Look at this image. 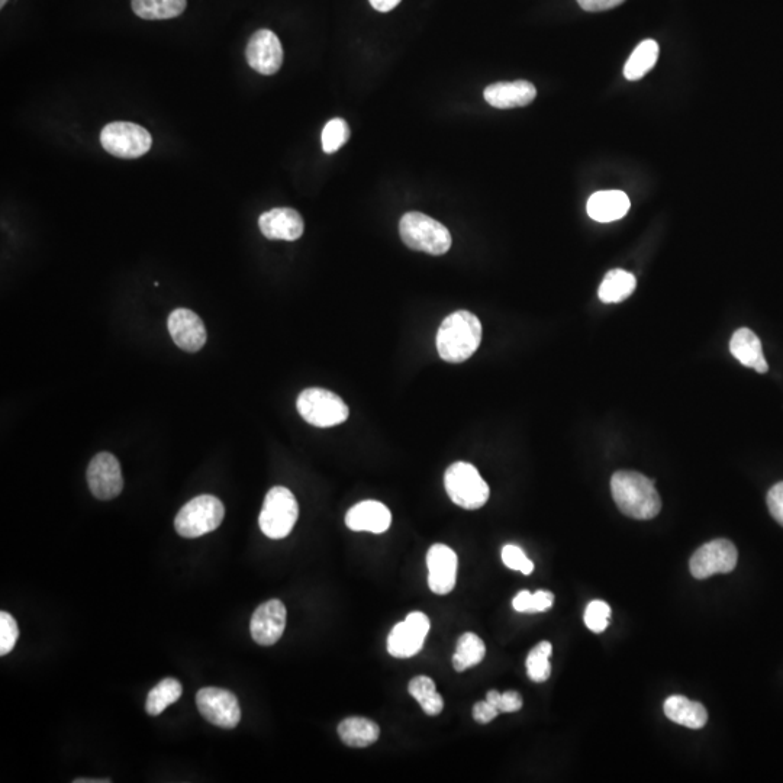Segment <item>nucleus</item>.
Returning a JSON list of instances; mask_svg holds the SVG:
<instances>
[{"instance_id":"30","label":"nucleus","mask_w":783,"mask_h":783,"mask_svg":"<svg viewBox=\"0 0 783 783\" xmlns=\"http://www.w3.org/2000/svg\"><path fill=\"white\" fill-rule=\"evenodd\" d=\"M553 653V646L549 641L538 643L527 657L528 678L536 683L546 682L551 675L550 656Z\"/></svg>"},{"instance_id":"25","label":"nucleus","mask_w":783,"mask_h":783,"mask_svg":"<svg viewBox=\"0 0 783 783\" xmlns=\"http://www.w3.org/2000/svg\"><path fill=\"white\" fill-rule=\"evenodd\" d=\"M659 44L654 40H644L637 45L624 67L625 79L630 82L643 79L656 66L659 58Z\"/></svg>"},{"instance_id":"3","label":"nucleus","mask_w":783,"mask_h":783,"mask_svg":"<svg viewBox=\"0 0 783 783\" xmlns=\"http://www.w3.org/2000/svg\"><path fill=\"white\" fill-rule=\"evenodd\" d=\"M399 234L406 246L431 256H443L451 247L450 231L421 212L405 214L399 222Z\"/></svg>"},{"instance_id":"24","label":"nucleus","mask_w":783,"mask_h":783,"mask_svg":"<svg viewBox=\"0 0 783 783\" xmlns=\"http://www.w3.org/2000/svg\"><path fill=\"white\" fill-rule=\"evenodd\" d=\"M637 279L633 273L615 269L607 273L598 290L599 299L604 304H620L636 290Z\"/></svg>"},{"instance_id":"39","label":"nucleus","mask_w":783,"mask_h":783,"mask_svg":"<svg viewBox=\"0 0 783 783\" xmlns=\"http://www.w3.org/2000/svg\"><path fill=\"white\" fill-rule=\"evenodd\" d=\"M624 2L625 0H578L580 8L588 12L609 11Z\"/></svg>"},{"instance_id":"40","label":"nucleus","mask_w":783,"mask_h":783,"mask_svg":"<svg viewBox=\"0 0 783 783\" xmlns=\"http://www.w3.org/2000/svg\"><path fill=\"white\" fill-rule=\"evenodd\" d=\"M402 0H370V5L379 12H389L395 9Z\"/></svg>"},{"instance_id":"36","label":"nucleus","mask_w":783,"mask_h":783,"mask_svg":"<svg viewBox=\"0 0 783 783\" xmlns=\"http://www.w3.org/2000/svg\"><path fill=\"white\" fill-rule=\"evenodd\" d=\"M486 701L491 702L499 712H517L522 708V696L517 691H507L504 694L498 691H489Z\"/></svg>"},{"instance_id":"21","label":"nucleus","mask_w":783,"mask_h":783,"mask_svg":"<svg viewBox=\"0 0 783 783\" xmlns=\"http://www.w3.org/2000/svg\"><path fill=\"white\" fill-rule=\"evenodd\" d=\"M730 351L741 364L759 373L769 370L765 354H763L762 341L749 328H740L734 333L730 341Z\"/></svg>"},{"instance_id":"19","label":"nucleus","mask_w":783,"mask_h":783,"mask_svg":"<svg viewBox=\"0 0 783 783\" xmlns=\"http://www.w3.org/2000/svg\"><path fill=\"white\" fill-rule=\"evenodd\" d=\"M392 514L386 505L377 501H363L354 505L346 515V525L351 531H369L382 534L389 530Z\"/></svg>"},{"instance_id":"7","label":"nucleus","mask_w":783,"mask_h":783,"mask_svg":"<svg viewBox=\"0 0 783 783\" xmlns=\"http://www.w3.org/2000/svg\"><path fill=\"white\" fill-rule=\"evenodd\" d=\"M296 406L308 424L319 428L343 424L350 414V409L340 396L321 388L305 389L299 395Z\"/></svg>"},{"instance_id":"9","label":"nucleus","mask_w":783,"mask_h":783,"mask_svg":"<svg viewBox=\"0 0 783 783\" xmlns=\"http://www.w3.org/2000/svg\"><path fill=\"white\" fill-rule=\"evenodd\" d=\"M739 551L730 540L710 541L695 551L691 557L692 576L696 579H707L717 573H730L736 569Z\"/></svg>"},{"instance_id":"34","label":"nucleus","mask_w":783,"mask_h":783,"mask_svg":"<svg viewBox=\"0 0 783 783\" xmlns=\"http://www.w3.org/2000/svg\"><path fill=\"white\" fill-rule=\"evenodd\" d=\"M19 638L18 623L9 612H0V654L6 656L14 650Z\"/></svg>"},{"instance_id":"32","label":"nucleus","mask_w":783,"mask_h":783,"mask_svg":"<svg viewBox=\"0 0 783 783\" xmlns=\"http://www.w3.org/2000/svg\"><path fill=\"white\" fill-rule=\"evenodd\" d=\"M350 127L344 119L335 118L327 122L322 131V150L327 154H333L340 150L350 140Z\"/></svg>"},{"instance_id":"29","label":"nucleus","mask_w":783,"mask_h":783,"mask_svg":"<svg viewBox=\"0 0 783 783\" xmlns=\"http://www.w3.org/2000/svg\"><path fill=\"white\" fill-rule=\"evenodd\" d=\"M182 694L183 686L177 679H163L148 694L147 702H145V711L153 715V717H157L161 712L166 711V708H169L170 705L176 704Z\"/></svg>"},{"instance_id":"28","label":"nucleus","mask_w":783,"mask_h":783,"mask_svg":"<svg viewBox=\"0 0 783 783\" xmlns=\"http://www.w3.org/2000/svg\"><path fill=\"white\" fill-rule=\"evenodd\" d=\"M486 656V646L482 638L475 633H466L457 641L456 653L453 656V667L456 672H464L470 667L478 666Z\"/></svg>"},{"instance_id":"17","label":"nucleus","mask_w":783,"mask_h":783,"mask_svg":"<svg viewBox=\"0 0 783 783\" xmlns=\"http://www.w3.org/2000/svg\"><path fill=\"white\" fill-rule=\"evenodd\" d=\"M260 231L269 240L296 241L305 230L304 218L290 208H275L259 218Z\"/></svg>"},{"instance_id":"23","label":"nucleus","mask_w":783,"mask_h":783,"mask_svg":"<svg viewBox=\"0 0 783 783\" xmlns=\"http://www.w3.org/2000/svg\"><path fill=\"white\" fill-rule=\"evenodd\" d=\"M338 736L346 746L363 749L379 740L380 728L370 718L348 717L338 725Z\"/></svg>"},{"instance_id":"42","label":"nucleus","mask_w":783,"mask_h":783,"mask_svg":"<svg viewBox=\"0 0 783 783\" xmlns=\"http://www.w3.org/2000/svg\"><path fill=\"white\" fill-rule=\"evenodd\" d=\"M6 2H8V0H0V8H3V6L6 5Z\"/></svg>"},{"instance_id":"26","label":"nucleus","mask_w":783,"mask_h":783,"mask_svg":"<svg viewBox=\"0 0 783 783\" xmlns=\"http://www.w3.org/2000/svg\"><path fill=\"white\" fill-rule=\"evenodd\" d=\"M132 11L141 19L160 21L172 19L185 12L186 0H131Z\"/></svg>"},{"instance_id":"31","label":"nucleus","mask_w":783,"mask_h":783,"mask_svg":"<svg viewBox=\"0 0 783 783\" xmlns=\"http://www.w3.org/2000/svg\"><path fill=\"white\" fill-rule=\"evenodd\" d=\"M553 602L554 595L549 591H537L536 594L521 591L512 601V607L522 614H537V612L549 611L553 607Z\"/></svg>"},{"instance_id":"14","label":"nucleus","mask_w":783,"mask_h":783,"mask_svg":"<svg viewBox=\"0 0 783 783\" xmlns=\"http://www.w3.org/2000/svg\"><path fill=\"white\" fill-rule=\"evenodd\" d=\"M285 604L279 599H270L254 611L251 618V637L260 646L276 644L285 633L288 620Z\"/></svg>"},{"instance_id":"33","label":"nucleus","mask_w":783,"mask_h":783,"mask_svg":"<svg viewBox=\"0 0 783 783\" xmlns=\"http://www.w3.org/2000/svg\"><path fill=\"white\" fill-rule=\"evenodd\" d=\"M609 618H611V608L607 602L592 601L586 607L585 624L592 633H604L607 630Z\"/></svg>"},{"instance_id":"15","label":"nucleus","mask_w":783,"mask_h":783,"mask_svg":"<svg viewBox=\"0 0 783 783\" xmlns=\"http://www.w3.org/2000/svg\"><path fill=\"white\" fill-rule=\"evenodd\" d=\"M457 554L446 544H434L427 554L428 586L437 595L453 591L457 580Z\"/></svg>"},{"instance_id":"2","label":"nucleus","mask_w":783,"mask_h":783,"mask_svg":"<svg viewBox=\"0 0 783 783\" xmlns=\"http://www.w3.org/2000/svg\"><path fill=\"white\" fill-rule=\"evenodd\" d=\"M482 343V324L469 311H456L444 319L437 333V350L449 363H463L478 351Z\"/></svg>"},{"instance_id":"10","label":"nucleus","mask_w":783,"mask_h":783,"mask_svg":"<svg viewBox=\"0 0 783 783\" xmlns=\"http://www.w3.org/2000/svg\"><path fill=\"white\" fill-rule=\"evenodd\" d=\"M196 705L202 717L219 728L232 730L240 724V702L227 689L202 688L196 695Z\"/></svg>"},{"instance_id":"11","label":"nucleus","mask_w":783,"mask_h":783,"mask_svg":"<svg viewBox=\"0 0 783 783\" xmlns=\"http://www.w3.org/2000/svg\"><path fill=\"white\" fill-rule=\"evenodd\" d=\"M430 631V618L422 612H411L405 621L396 624L389 634L388 652L396 659L417 656Z\"/></svg>"},{"instance_id":"13","label":"nucleus","mask_w":783,"mask_h":783,"mask_svg":"<svg viewBox=\"0 0 783 783\" xmlns=\"http://www.w3.org/2000/svg\"><path fill=\"white\" fill-rule=\"evenodd\" d=\"M283 47L279 37L270 29H259L248 41L246 57L251 69L264 76L279 72L283 64Z\"/></svg>"},{"instance_id":"35","label":"nucleus","mask_w":783,"mask_h":783,"mask_svg":"<svg viewBox=\"0 0 783 783\" xmlns=\"http://www.w3.org/2000/svg\"><path fill=\"white\" fill-rule=\"evenodd\" d=\"M502 562L512 570H518L522 575H531L534 572V563L528 559L521 547L515 544H507L502 549Z\"/></svg>"},{"instance_id":"41","label":"nucleus","mask_w":783,"mask_h":783,"mask_svg":"<svg viewBox=\"0 0 783 783\" xmlns=\"http://www.w3.org/2000/svg\"><path fill=\"white\" fill-rule=\"evenodd\" d=\"M109 779H95V781H90V779H76L74 783H109Z\"/></svg>"},{"instance_id":"8","label":"nucleus","mask_w":783,"mask_h":783,"mask_svg":"<svg viewBox=\"0 0 783 783\" xmlns=\"http://www.w3.org/2000/svg\"><path fill=\"white\" fill-rule=\"evenodd\" d=\"M102 147L119 159H138L150 151V132L134 122H111L101 132Z\"/></svg>"},{"instance_id":"1","label":"nucleus","mask_w":783,"mask_h":783,"mask_svg":"<svg viewBox=\"0 0 783 783\" xmlns=\"http://www.w3.org/2000/svg\"><path fill=\"white\" fill-rule=\"evenodd\" d=\"M611 492L620 511L634 520H652L662 509V499L654 480L641 473L628 470L614 473Z\"/></svg>"},{"instance_id":"22","label":"nucleus","mask_w":783,"mask_h":783,"mask_svg":"<svg viewBox=\"0 0 783 783\" xmlns=\"http://www.w3.org/2000/svg\"><path fill=\"white\" fill-rule=\"evenodd\" d=\"M663 710L670 721L691 730H701L708 723L707 708L686 696H669L663 705Z\"/></svg>"},{"instance_id":"18","label":"nucleus","mask_w":783,"mask_h":783,"mask_svg":"<svg viewBox=\"0 0 783 783\" xmlns=\"http://www.w3.org/2000/svg\"><path fill=\"white\" fill-rule=\"evenodd\" d=\"M536 96V86L527 80L493 83L485 89L486 102L498 109L522 108L533 103Z\"/></svg>"},{"instance_id":"16","label":"nucleus","mask_w":783,"mask_h":783,"mask_svg":"<svg viewBox=\"0 0 783 783\" xmlns=\"http://www.w3.org/2000/svg\"><path fill=\"white\" fill-rule=\"evenodd\" d=\"M167 328L174 343L182 350L196 353L206 344V328L199 315L190 309L179 308L167 319Z\"/></svg>"},{"instance_id":"6","label":"nucleus","mask_w":783,"mask_h":783,"mask_svg":"<svg viewBox=\"0 0 783 783\" xmlns=\"http://www.w3.org/2000/svg\"><path fill=\"white\" fill-rule=\"evenodd\" d=\"M224 517V504L217 496L201 495L180 509L174 527L179 536L198 538L217 530Z\"/></svg>"},{"instance_id":"20","label":"nucleus","mask_w":783,"mask_h":783,"mask_svg":"<svg viewBox=\"0 0 783 783\" xmlns=\"http://www.w3.org/2000/svg\"><path fill=\"white\" fill-rule=\"evenodd\" d=\"M630 205V199L621 190H602L589 198L586 209L594 221L612 222L624 218Z\"/></svg>"},{"instance_id":"12","label":"nucleus","mask_w":783,"mask_h":783,"mask_svg":"<svg viewBox=\"0 0 783 783\" xmlns=\"http://www.w3.org/2000/svg\"><path fill=\"white\" fill-rule=\"evenodd\" d=\"M87 483L96 499L111 501L124 489L121 466L111 453H99L87 467Z\"/></svg>"},{"instance_id":"37","label":"nucleus","mask_w":783,"mask_h":783,"mask_svg":"<svg viewBox=\"0 0 783 783\" xmlns=\"http://www.w3.org/2000/svg\"><path fill=\"white\" fill-rule=\"evenodd\" d=\"M770 514L779 524L783 525V482L776 483L768 493Z\"/></svg>"},{"instance_id":"5","label":"nucleus","mask_w":783,"mask_h":783,"mask_svg":"<svg viewBox=\"0 0 783 783\" xmlns=\"http://www.w3.org/2000/svg\"><path fill=\"white\" fill-rule=\"evenodd\" d=\"M299 517V505L295 495L283 486H275L267 492L261 508L259 525L264 536L282 540L292 533Z\"/></svg>"},{"instance_id":"38","label":"nucleus","mask_w":783,"mask_h":783,"mask_svg":"<svg viewBox=\"0 0 783 783\" xmlns=\"http://www.w3.org/2000/svg\"><path fill=\"white\" fill-rule=\"evenodd\" d=\"M501 712L498 708L493 707L489 701H480L473 707V718L478 721L479 724H489L495 720Z\"/></svg>"},{"instance_id":"4","label":"nucleus","mask_w":783,"mask_h":783,"mask_svg":"<svg viewBox=\"0 0 783 783\" xmlns=\"http://www.w3.org/2000/svg\"><path fill=\"white\" fill-rule=\"evenodd\" d=\"M444 486L451 501L469 511L482 508L491 495L488 483L480 476L479 470L466 462L451 464L444 475Z\"/></svg>"},{"instance_id":"27","label":"nucleus","mask_w":783,"mask_h":783,"mask_svg":"<svg viewBox=\"0 0 783 783\" xmlns=\"http://www.w3.org/2000/svg\"><path fill=\"white\" fill-rule=\"evenodd\" d=\"M409 694L417 699L422 711L430 717H437L444 710L443 696L435 689V682L428 676H415L408 685Z\"/></svg>"}]
</instances>
